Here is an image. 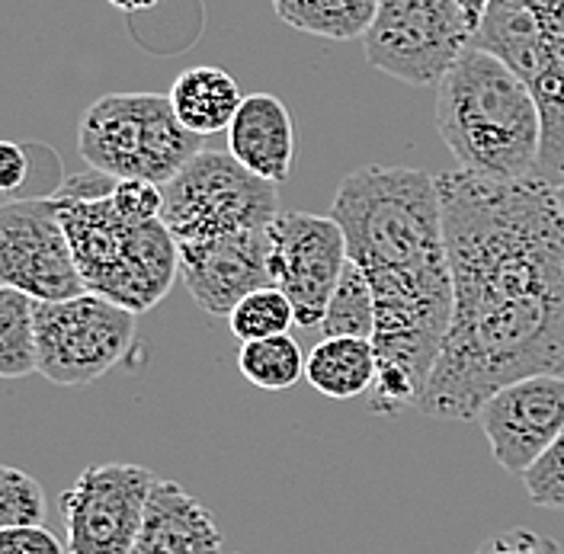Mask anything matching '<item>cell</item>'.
I'll return each instance as SVG.
<instances>
[{"instance_id": "obj_13", "label": "cell", "mask_w": 564, "mask_h": 554, "mask_svg": "<svg viewBox=\"0 0 564 554\" xmlns=\"http://www.w3.org/2000/svg\"><path fill=\"white\" fill-rule=\"evenodd\" d=\"M475 420L497 465L523 478L532 461L562 436L564 376H532L513 381L500 388Z\"/></svg>"}, {"instance_id": "obj_10", "label": "cell", "mask_w": 564, "mask_h": 554, "mask_svg": "<svg viewBox=\"0 0 564 554\" xmlns=\"http://www.w3.org/2000/svg\"><path fill=\"white\" fill-rule=\"evenodd\" d=\"M158 485L141 465H90L62 497L68 554H135L148 497Z\"/></svg>"}, {"instance_id": "obj_2", "label": "cell", "mask_w": 564, "mask_h": 554, "mask_svg": "<svg viewBox=\"0 0 564 554\" xmlns=\"http://www.w3.org/2000/svg\"><path fill=\"white\" fill-rule=\"evenodd\" d=\"M330 215L376 295L379 379L369 411L394 416L417 408L456 305L436 176L417 167H356L340 180Z\"/></svg>"}, {"instance_id": "obj_8", "label": "cell", "mask_w": 564, "mask_h": 554, "mask_svg": "<svg viewBox=\"0 0 564 554\" xmlns=\"http://www.w3.org/2000/svg\"><path fill=\"white\" fill-rule=\"evenodd\" d=\"M135 317L139 314L94 292L35 302L39 376L65 388L104 379L135 344Z\"/></svg>"}, {"instance_id": "obj_32", "label": "cell", "mask_w": 564, "mask_h": 554, "mask_svg": "<svg viewBox=\"0 0 564 554\" xmlns=\"http://www.w3.org/2000/svg\"><path fill=\"white\" fill-rule=\"evenodd\" d=\"M555 196H558V206H562V211H564V180L558 183V186H555Z\"/></svg>"}, {"instance_id": "obj_28", "label": "cell", "mask_w": 564, "mask_h": 554, "mask_svg": "<svg viewBox=\"0 0 564 554\" xmlns=\"http://www.w3.org/2000/svg\"><path fill=\"white\" fill-rule=\"evenodd\" d=\"M0 554H68L45 525H20L0 532Z\"/></svg>"}, {"instance_id": "obj_17", "label": "cell", "mask_w": 564, "mask_h": 554, "mask_svg": "<svg viewBox=\"0 0 564 554\" xmlns=\"http://www.w3.org/2000/svg\"><path fill=\"white\" fill-rule=\"evenodd\" d=\"M167 97L174 104L176 119L199 139L228 129L245 104L238 80L215 65H196L183 70Z\"/></svg>"}, {"instance_id": "obj_7", "label": "cell", "mask_w": 564, "mask_h": 554, "mask_svg": "<svg viewBox=\"0 0 564 554\" xmlns=\"http://www.w3.org/2000/svg\"><path fill=\"white\" fill-rule=\"evenodd\" d=\"M161 218L176 243L260 231L280 218L276 183L250 174L231 151H199L164 183Z\"/></svg>"}, {"instance_id": "obj_19", "label": "cell", "mask_w": 564, "mask_h": 554, "mask_svg": "<svg viewBox=\"0 0 564 554\" xmlns=\"http://www.w3.org/2000/svg\"><path fill=\"white\" fill-rule=\"evenodd\" d=\"M273 10L285 26L299 33L350 42L366 39L372 30L379 0H273Z\"/></svg>"}, {"instance_id": "obj_21", "label": "cell", "mask_w": 564, "mask_h": 554, "mask_svg": "<svg viewBox=\"0 0 564 554\" xmlns=\"http://www.w3.org/2000/svg\"><path fill=\"white\" fill-rule=\"evenodd\" d=\"M305 366H308V356L302 352V347L289 334L241 344V352H238L241 376L260 391L292 388L295 381L305 379Z\"/></svg>"}, {"instance_id": "obj_31", "label": "cell", "mask_w": 564, "mask_h": 554, "mask_svg": "<svg viewBox=\"0 0 564 554\" xmlns=\"http://www.w3.org/2000/svg\"><path fill=\"white\" fill-rule=\"evenodd\" d=\"M109 3L119 7V10H126V13H141V10H151L161 0H109Z\"/></svg>"}, {"instance_id": "obj_29", "label": "cell", "mask_w": 564, "mask_h": 554, "mask_svg": "<svg viewBox=\"0 0 564 554\" xmlns=\"http://www.w3.org/2000/svg\"><path fill=\"white\" fill-rule=\"evenodd\" d=\"M30 176V154L17 144V141H3L0 144V189L3 193H17Z\"/></svg>"}, {"instance_id": "obj_5", "label": "cell", "mask_w": 564, "mask_h": 554, "mask_svg": "<svg viewBox=\"0 0 564 554\" xmlns=\"http://www.w3.org/2000/svg\"><path fill=\"white\" fill-rule=\"evenodd\" d=\"M80 157L112 180L171 183L199 151L203 139L176 119L171 97L109 94L80 122Z\"/></svg>"}, {"instance_id": "obj_11", "label": "cell", "mask_w": 564, "mask_h": 554, "mask_svg": "<svg viewBox=\"0 0 564 554\" xmlns=\"http://www.w3.org/2000/svg\"><path fill=\"white\" fill-rule=\"evenodd\" d=\"M0 282L35 302H62L87 292L55 196L0 206Z\"/></svg>"}, {"instance_id": "obj_9", "label": "cell", "mask_w": 564, "mask_h": 554, "mask_svg": "<svg viewBox=\"0 0 564 554\" xmlns=\"http://www.w3.org/2000/svg\"><path fill=\"white\" fill-rule=\"evenodd\" d=\"M468 45L471 30L456 0H379L362 39L369 65L411 87H440Z\"/></svg>"}, {"instance_id": "obj_15", "label": "cell", "mask_w": 564, "mask_h": 554, "mask_svg": "<svg viewBox=\"0 0 564 554\" xmlns=\"http://www.w3.org/2000/svg\"><path fill=\"white\" fill-rule=\"evenodd\" d=\"M135 554H225L212 510L189 490L158 478L148 497Z\"/></svg>"}, {"instance_id": "obj_16", "label": "cell", "mask_w": 564, "mask_h": 554, "mask_svg": "<svg viewBox=\"0 0 564 554\" xmlns=\"http://www.w3.org/2000/svg\"><path fill=\"white\" fill-rule=\"evenodd\" d=\"M228 151L250 174L270 183H285L295 157L292 116L273 94H250L228 126Z\"/></svg>"}, {"instance_id": "obj_23", "label": "cell", "mask_w": 564, "mask_h": 554, "mask_svg": "<svg viewBox=\"0 0 564 554\" xmlns=\"http://www.w3.org/2000/svg\"><path fill=\"white\" fill-rule=\"evenodd\" d=\"M299 324L295 321V308L292 302L282 295L276 285L250 292L235 305V312L228 314V327L241 344H253V340H267V337H280L289 334V327Z\"/></svg>"}, {"instance_id": "obj_26", "label": "cell", "mask_w": 564, "mask_h": 554, "mask_svg": "<svg viewBox=\"0 0 564 554\" xmlns=\"http://www.w3.org/2000/svg\"><path fill=\"white\" fill-rule=\"evenodd\" d=\"M109 199L129 221H154L164 211V186L151 180H116Z\"/></svg>"}, {"instance_id": "obj_20", "label": "cell", "mask_w": 564, "mask_h": 554, "mask_svg": "<svg viewBox=\"0 0 564 554\" xmlns=\"http://www.w3.org/2000/svg\"><path fill=\"white\" fill-rule=\"evenodd\" d=\"M39 372L35 298L20 289H0V376L26 379Z\"/></svg>"}, {"instance_id": "obj_1", "label": "cell", "mask_w": 564, "mask_h": 554, "mask_svg": "<svg viewBox=\"0 0 564 554\" xmlns=\"http://www.w3.org/2000/svg\"><path fill=\"white\" fill-rule=\"evenodd\" d=\"M456 305L417 411L475 420L494 394L564 376V211L555 186L436 176Z\"/></svg>"}, {"instance_id": "obj_14", "label": "cell", "mask_w": 564, "mask_h": 554, "mask_svg": "<svg viewBox=\"0 0 564 554\" xmlns=\"http://www.w3.org/2000/svg\"><path fill=\"white\" fill-rule=\"evenodd\" d=\"M270 257V228L180 243V279L203 312L228 317L250 292L273 285Z\"/></svg>"}, {"instance_id": "obj_22", "label": "cell", "mask_w": 564, "mask_h": 554, "mask_svg": "<svg viewBox=\"0 0 564 554\" xmlns=\"http://www.w3.org/2000/svg\"><path fill=\"white\" fill-rule=\"evenodd\" d=\"M324 337H362L372 340L376 334V295L369 279L356 263H347L344 276L337 282L327 312L321 321Z\"/></svg>"}, {"instance_id": "obj_18", "label": "cell", "mask_w": 564, "mask_h": 554, "mask_svg": "<svg viewBox=\"0 0 564 554\" xmlns=\"http://www.w3.org/2000/svg\"><path fill=\"white\" fill-rule=\"evenodd\" d=\"M308 384L330 401H352L369 394L379 379V352L362 337H324L305 366Z\"/></svg>"}, {"instance_id": "obj_4", "label": "cell", "mask_w": 564, "mask_h": 554, "mask_svg": "<svg viewBox=\"0 0 564 554\" xmlns=\"http://www.w3.org/2000/svg\"><path fill=\"white\" fill-rule=\"evenodd\" d=\"M65 221L74 263L87 292L144 314L158 308L180 276V243L164 225L122 218L109 196L77 199L52 193Z\"/></svg>"}, {"instance_id": "obj_25", "label": "cell", "mask_w": 564, "mask_h": 554, "mask_svg": "<svg viewBox=\"0 0 564 554\" xmlns=\"http://www.w3.org/2000/svg\"><path fill=\"white\" fill-rule=\"evenodd\" d=\"M529 500L542 510H564V430L523 475Z\"/></svg>"}, {"instance_id": "obj_27", "label": "cell", "mask_w": 564, "mask_h": 554, "mask_svg": "<svg viewBox=\"0 0 564 554\" xmlns=\"http://www.w3.org/2000/svg\"><path fill=\"white\" fill-rule=\"evenodd\" d=\"M471 554H562V545L549 535H539L532 529H510L494 535Z\"/></svg>"}, {"instance_id": "obj_6", "label": "cell", "mask_w": 564, "mask_h": 554, "mask_svg": "<svg viewBox=\"0 0 564 554\" xmlns=\"http://www.w3.org/2000/svg\"><path fill=\"white\" fill-rule=\"evenodd\" d=\"M471 45L500 55L529 84L542 109V167L564 180V0H494Z\"/></svg>"}, {"instance_id": "obj_30", "label": "cell", "mask_w": 564, "mask_h": 554, "mask_svg": "<svg viewBox=\"0 0 564 554\" xmlns=\"http://www.w3.org/2000/svg\"><path fill=\"white\" fill-rule=\"evenodd\" d=\"M456 3L458 10H462V17H465V23H468V30L475 35L478 33V26L485 23V17H488L494 0H456Z\"/></svg>"}, {"instance_id": "obj_12", "label": "cell", "mask_w": 564, "mask_h": 554, "mask_svg": "<svg viewBox=\"0 0 564 554\" xmlns=\"http://www.w3.org/2000/svg\"><path fill=\"white\" fill-rule=\"evenodd\" d=\"M273 285L292 302L299 327H321L350 253L334 215L282 211L270 225Z\"/></svg>"}, {"instance_id": "obj_3", "label": "cell", "mask_w": 564, "mask_h": 554, "mask_svg": "<svg viewBox=\"0 0 564 554\" xmlns=\"http://www.w3.org/2000/svg\"><path fill=\"white\" fill-rule=\"evenodd\" d=\"M436 132L458 171L532 180L542 167V109L500 55L468 45L436 87Z\"/></svg>"}, {"instance_id": "obj_24", "label": "cell", "mask_w": 564, "mask_h": 554, "mask_svg": "<svg viewBox=\"0 0 564 554\" xmlns=\"http://www.w3.org/2000/svg\"><path fill=\"white\" fill-rule=\"evenodd\" d=\"M45 520V493L35 478L20 468L0 471V529L42 525Z\"/></svg>"}]
</instances>
